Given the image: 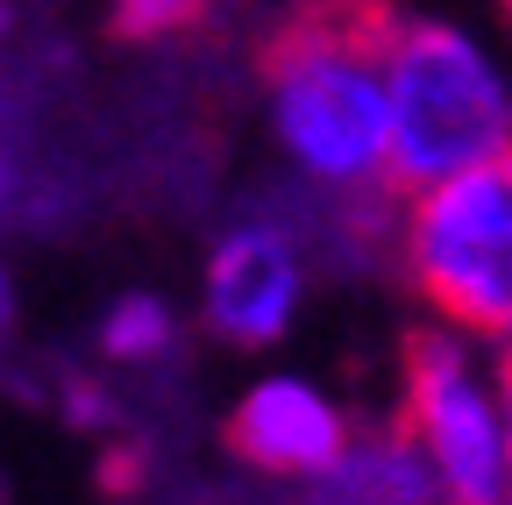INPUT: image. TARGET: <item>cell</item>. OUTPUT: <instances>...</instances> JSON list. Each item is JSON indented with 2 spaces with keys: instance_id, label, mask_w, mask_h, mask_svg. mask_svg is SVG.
I'll return each instance as SVG.
<instances>
[{
  "instance_id": "52a82bcc",
  "label": "cell",
  "mask_w": 512,
  "mask_h": 505,
  "mask_svg": "<svg viewBox=\"0 0 512 505\" xmlns=\"http://www.w3.org/2000/svg\"><path fill=\"white\" fill-rule=\"evenodd\" d=\"M306 505H434V477L399 420H377L313 477Z\"/></svg>"
},
{
  "instance_id": "30bf717a",
  "label": "cell",
  "mask_w": 512,
  "mask_h": 505,
  "mask_svg": "<svg viewBox=\"0 0 512 505\" xmlns=\"http://www.w3.org/2000/svg\"><path fill=\"white\" fill-rule=\"evenodd\" d=\"M15 200V164H8V150H0V207Z\"/></svg>"
},
{
  "instance_id": "3957f363",
  "label": "cell",
  "mask_w": 512,
  "mask_h": 505,
  "mask_svg": "<svg viewBox=\"0 0 512 505\" xmlns=\"http://www.w3.org/2000/svg\"><path fill=\"white\" fill-rule=\"evenodd\" d=\"M406 271L434 313H448L463 335H484L491 356H505V335H512V164L505 150L413 193Z\"/></svg>"
},
{
  "instance_id": "277c9868",
  "label": "cell",
  "mask_w": 512,
  "mask_h": 505,
  "mask_svg": "<svg viewBox=\"0 0 512 505\" xmlns=\"http://www.w3.org/2000/svg\"><path fill=\"white\" fill-rule=\"evenodd\" d=\"M399 377H406L399 427L413 434V449H427L448 505H512V491H505V406H498V392L477 385L470 356L434 328H413L399 342Z\"/></svg>"
},
{
  "instance_id": "5b68a950",
  "label": "cell",
  "mask_w": 512,
  "mask_h": 505,
  "mask_svg": "<svg viewBox=\"0 0 512 505\" xmlns=\"http://www.w3.org/2000/svg\"><path fill=\"white\" fill-rule=\"evenodd\" d=\"M299 306V257L278 228H242L214 249L207 264V328L256 349V342H278L285 321Z\"/></svg>"
},
{
  "instance_id": "7c38bea8",
  "label": "cell",
  "mask_w": 512,
  "mask_h": 505,
  "mask_svg": "<svg viewBox=\"0 0 512 505\" xmlns=\"http://www.w3.org/2000/svg\"><path fill=\"white\" fill-rule=\"evenodd\" d=\"M0 36H8V0H0Z\"/></svg>"
},
{
  "instance_id": "8fae6325",
  "label": "cell",
  "mask_w": 512,
  "mask_h": 505,
  "mask_svg": "<svg viewBox=\"0 0 512 505\" xmlns=\"http://www.w3.org/2000/svg\"><path fill=\"white\" fill-rule=\"evenodd\" d=\"M0 328H8V278H0Z\"/></svg>"
},
{
  "instance_id": "7a4b0ae2",
  "label": "cell",
  "mask_w": 512,
  "mask_h": 505,
  "mask_svg": "<svg viewBox=\"0 0 512 505\" xmlns=\"http://www.w3.org/2000/svg\"><path fill=\"white\" fill-rule=\"evenodd\" d=\"M505 150V86L491 57L441 22H406L384 65V157L377 185L392 200Z\"/></svg>"
},
{
  "instance_id": "9c48e42d",
  "label": "cell",
  "mask_w": 512,
  "mask_h": 505,
  "mask_svg": "<svg viewBox=\"0 0 512 505\" xmlns=\"http://www.w3.org/2000/svg\"><path fill=\"white\" fill-rule=\"evenodd\" d=\"M207 8H214V0H114L107 36L114 43H171L185 29H200Z\"/></svg>"
},
{
  "instance_id": "6da1fadb",
  "label": "cell",
  "mask_w": 512,
  "mask_h": 505,
  "mask_svg": "<svg viewBox=\"0 0 512 505\" xmlns=\"http://www.w3.org/2000/svg\"><path fill=\"white\" fill-rule=\"evenodd\" d=\"M413 15L399 0H292L271 22L256 72L285 150L328 185L377 178L384 157V65Z\"/></svg>"
},
{
  "instance_id": "8992f818",
  "label": "cell",
  "mask_w": 512,
  "mask_h": 505,
  "mask_svg": "<svg viewBox=\"0 0 512 505\" xmlns=\"http://www.w3.org/2000/svg\"><path fill=\"white\" fill-rule=\"evenodd\" d=\"M342 441H349L342 413L313 385H292V377L256 385L228 413V456H242L256 470H278V477H320L342 456Z\"/></svg>"
},
{
  "instance_id": "ba28073f",
  "label": "cell",
  "mask_w": 512,
  "mask_h": 505,
  "mask_svg": "<svg viewBox=\"0 0 512 505\" xmlns=\"http://www.w3.org/2000/svg\"><path fill=\"white\" fill-rule=\"evenodd\" d=\"M100 349L121 356V363H150V356H164V349H171V313H164V299H150V292L121 299L107 321H100Z\"/></svg>"
}]
</instances>
